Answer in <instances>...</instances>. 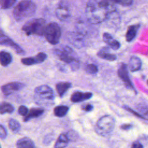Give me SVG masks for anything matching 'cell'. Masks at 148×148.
Returning a JSON list of instances; mask_svg holds the SVG:
<instances>
[{"label": "cell", "mask_w": 148, "mask_h": 148, "mask_svg": "<svg viewBox=\"0 0 148 148\" xmlns=\"http://www.w3.org/2000/svg\"><path fill=\"white\" fill-rule=\"evenodd\" d=\"M124 108H125L126 110H128L129 112H130L134 114H135V115H136V116H138V117H140V118H142V119H145L143 117L141 116H140L139 114H138L137 112H134L133 110H132V109H130V108H128V107H127V106H125V107H124Z\"/></svg>", "instance_id": "cell-33"}, {"label": "cell", "mask_w": 148, "mask_h": 148, "mask_svg": "<svg viewBox=\"0 0 148 148\" xmlns=\"http://www.w3.org/2000/svg\"><path fill=\"white\" fill-rule=\"evenodd\" d=\"M28 112H29V111H28V108H27L26 106H24V105L20 106L19 107L18 109V113H19L20 115H21V116H25L28 114Z\"/></svg>", "instance_id": "cell-29"}, {"label": "cell", "mask_w": 148, "mask_h": 148, "mask_svg": "<svg viewBox=\"0 0 148 148\" xmlns=\"http://www.w3.org/2000/svg\"><path fill=\"white\" fill-rule=\"evenodd\" d=\"M71 87V83L69 82H60L56 84V90L58 95L62 97L68 90Z\"/></svg>", "instance_id": "cell-20"}, {"label": "cell", "mask_w": 148, "mask_h": 148, "mask_svg": "<svg viewBox=\"0 0 148 148\" xmlns=\"http://www.w3.org/2000/svg\"><path fill=\"white\" fill-rule=\"evenodd\" d=\"M34 99L39 105H51L54 99L53 90L47 85L39 86L34 90Z\"/></svg>", "instance_id": "cell-2"}, {"label": "cell", "mask_w": 148, "mask_h": 148, "mask_svg": "<svg viewBox=\"0 0 148 148\" xmlns=\"http://www.w3.org/2000/svg\"><path fill=\"white\" fill-rule=\"evenodd\" d=\"M142 62L140 59L136 56H132L128 63V68L131 72H136L140 69Z\"/></svg>", "instance_id": "cell-15"}, {"label": "cell", "mask_w": 148, "mask_h": 148, "mask_svg": "<svg viewBox=\"0 0 148 148\" xmlns=\"http://www.w3.org/2000/svg\"><path fill=\"white\" fill-rule=\"evenodd\" d=\"M69 138L66 134H61L58 138L55 145L54 148H65L68 143Z\"/></svg>", "instance_id": "cell-19"}, {"label": "cell", "mask_w": 148, "mask_h": 148, "mask_svg": "<svg viewBox=\"0 0 148 148\" xmlns=\"http://www.w3.org/2000/svg\"><path fill=\"white\" fill-rule=\"evenodd\" d=\"M55 54L60 61L69 65L73 69L79 67V60L73 50L67 46H61L54 50Z\"/></svg>", "instance_id": "cell-4"}, {"label": "cell", "mask_w": 148, "mask_h": 148, "mask_svg": "<svg viewBox=\"0 0 148 148\" xmlns=\"http://www.w3.org/2000/svg\"><path fill=\"white\" fill-rule=\"evenodd\" d=\"M103 40L107 43L110 48L116 50H118L120 47V43L109 33L105 32L103 34Z\"/></svg>", "instance_id": "cell-14"}, {"label": "cell", "mask_w": 148, "mask_h": 148, "mask_svg": "<svg viewBox=\"0 0 148 148\" xmlns=\"http://www.w3.org/2000/svg\"><path fill=\"white\" fill-rule=\"evenodd\" d=\"M114 3L123 5L130 6L132 3L133 0H112Z\"/></svg>", "instance_id": "cell-28"}, {"label": "cell", "mask_w": 148, "mask_h": 148, "mask_svg": "<svg viewBox=\"0 0 148 148\" xmlns=\"http://www.w3.org/2000/svg\"><path fill=\"white\" fill-rule=\"evenodd\" d=\"M139 110L144 114H148V106L146 105H140L138 108Z\"/></svg>", "instance_id": "cell-31"}, {"label": "cell", "mask_w": 148, "mask_h": 148, "mask_svg": "<svg viewBox=\"0 0 148 148\" xmlns=\"http://www.w3.org/2000/svg\"><path fill=\"white\" fill-rule=\"evenodd\" d=\"M36 5L31 0L20 1L13 10V17L17 21H21L32 16L36 10Z\"/></svg>", "instance_id": "cell-3"}, {"label": "cell", "mask_w": 148, "mask_h": 148, "mask_svg": "<svg viewBox=\"0 0 148 148\" xmlns=\"http://www.w3.org/2000/svg\"><path fill=\"white\" fill-rule=\"evenodd\" d=\"M0 43L2 45H5L9 46L14 50V51L19 54H24V51L22 49L21 47L14 42H13L10 38L7 36L1 30L0 34Z\"/></svg>", "instance_id": "cell-8"}, {"label": "cell", "mask_w": 148, "mask_h": 148, "mask_svg": "<svg viewBox=\"0 0 148 148\" xmlns=\"http://www.w3.org/2000/svg\"><path fill=\"white\" fill-rule=\"evenodd\" d=\"M47 58V55L44 53H39L36 56L24 58L21 60L23 64L25 65H32L43 62Z\"/></svg>", "instance_id": "cell-11"}, {"label": "cell", "mask_w": 148, "mask_h": 148, "mask_svg": "<svg viewBox=\"0 0 148 148\" xmlns=\"http://www.w3.org/2000/svg\"><path fill=\"white\" fill-rule=\"evenodd\" d=\"M12 61V57L11 54L5 51H1L0 52V62L1 65L6 66L9 65Z\"/></svg>", "instance_id": "cell-21"}, {"label": "cell", "mask_w": 148, "mask_h": 148, "mask_svg": "<svg viewBox=\"0 0 148 148\" xmlns=\"http://www.w3.org/2000/svg\"><path fill=\"white\" fill-rule=\"evenodd\" d=\"M83 109L84 110H86L87 112H89V111H91L93 109V106L90 104H87L84 106Z\"/></svg>", "instance_id": "cell-34"}, {"label": "cell", "mask_w": 148, "mask_h": 148, "mask_svg": "<svg viewBox=\"0 0 148 148\" xmlns=\"http://www.w3.org/2000/svg\"><path fill=\"white\" fill-rule=\"evenodd\" d=\"M114 124V119L111 116L105 115L102 116L96 124L95 132L101 136H106L113 131Z\"/></svg>", "instance_id": "cell-6"}, {"label": "cell", "mask_w": 148, "mask_h": 148, "mask_svg": "<svg viewBox=\"0 0 148 148\" xmlns=\"http://www.w3.org/2000/svg\"><path fill=\"white\" fill-rule=\"evenodd\" d=\"M46 25V21L43 18H32L24 24L22 30L27 35H44Z\"/></svg>", "instance_id": "cell-5"}, {"label": "cell", "mask_w": 148, "mask_h": 148, "mask_svg": "<svg viewBox=\"0 0 148 148\" xmlns=\"http://www.w3.org/2000/svg\"><path fill=\"white\" fill-rule=\"evenodd\" d=\"M147 84H148V80H147Z\"/></svg>", "instance_id": "cell-36"}, {"label": "cell", "mask_w": 148, "mask_h": 148, "mask_svg": "<svg viewBox=\"0 0 148 148\" xmlns=\"http://www.w3.org/2000/svg\"><path fill=\"white\" fill-rule=\"evenodd\" d=\"M132 127V125L131 124H123L121 126V128L123 130H129Z\"/></svg>", "instance_id": "cell-35"}, {"label": "cell", "mask_w": 148, "mask_h": 148, "mask_svg": "<svg viewBox=\"0 0 148 148\" xmlns=\"http://www.w3.org/2000/svg\"><path fill=\"white\" fill-rule=\"evenodd\" d=\"M16 2V0H0V5L2 9L11 8Z\"/></svg>", "instance_id": "cell-26"}, {"label": "cell", "mask_w": 148, "mask_h": 148, "mask_svg": "<svg viewBox=\"0 0 148 148\" xmlns=\"http://www.w3.org/2000/svg\"><path fill=\"white\" fill-rule=\"evenodd\" d=\"M17 148H35L33 141L27 137H24L17 140Z\"/></svg>", "instance_id": "cell-18"}, {"label": "cell", "mask_w": 148, "mask_h": 148, "mask_svg": "<svg viewBox=\"0 0 148 148\" xmlns=\"http://www.w3.org/2000/svg\"><path fill=\"white\" fill-rule=\"evenodd\" d=\"M44 110L41 108H33L31 109L28 113V114L25 116L24 118V121H27L31 119L36 118L40 116L43 114Z\"/></svg>", "instance_id": "cell-22"}, {"label": "cell", "mask_w": 148, "mask_h": 148, "mask_svg": "<svg viewBox=\"0 0 148 148\" xmlns=\"http://www.w3.org/2000/svg\"><path fill=\"white\" fill-rule=\"evenodd\" d=\"M118 75L119 77L124 82L125 86L131 89H134V87L130 79L128 72V67L126 64L122 63L119 67L118 69Z\"/></svg>", "instance_id": "cell-9"}, {"label": "cell", "mask_w": 148, "mask_h": 148, "mask_svg": "<svg viewBox=\"0 0 148 148\" xmlns=\"http://www.w3.org/2000/svg\"><path fill=\"white\" fill-rule=\"evenodd\" d=\"M115 10L114 2L112 0H91L87 3L86 14L90 23L98 24Z\"/></svg>", "instance_id": "cell-1"}, {"label": "cell", "mask_w": 148, "mask_h": 148, "mask_svg": "<svg viewBox=\"0 0 148 148\" xmlns=\"http://www.w3.org/2000/svg\"><path fill=\"white\" fill-rule=\"evenodd\" d=\"M14 107L10 103L3 102V103H2L1 105L0 112L1 114L6 113H11L14 111Z\"/></svg>", "instance_id": "cell-24"}, {"label": "cell", "mask_w": 148, "mask_h": 148, "mask_svg": "<svg viewBox=\"0 0 148 148\" xmlns=\"http://www.w3.org/2000/svg\"><path fill=\"white\" fill-rule=\"evenodd\" d=\"M139 27V24L131 25L128 27L125 35V39L127 42H131L135 38Z\"/></svg>", "instance_id": "cell-17"}, {"label": "cell", "mask_w": 148, "mask_h": 148, "mask_svg": "<svg viewBox=\"0 0 148 148\" xmlns=\"http://www.w3.org/2000/svg\"><path fill=\"white\" fill-rule=\"evenodd\" d=\"M7 136V131L5 127L2 125H0V137L2 139H5Z\"/></svg>", "instance_id": "cell-30"}, {"label": "cell", "mask_w": 148, "mask_h": 148, "mask_svg": "<svg viewBox=\"0 0 148 148\" xmlns=\"http://www.w3.org/2000/svg\"><path fill=\"white\" fill-rule=\"evenodd\" d=\"M131 148H143V146L140 142H135L132 144Z\"/></svg>", "instance_id": "cell-32"}, {"label": "cell", "mask_w": 148, "mask_h": 148, "mask_svg": "<svg viewBox=\"0 0 148 148\" xmlns=\"http://www.w3.org/2000/svg\"><path fill=\"white\" fill-rule=\"evenodd\" d=\"M97 56L101 58L108 60V61H114L116 60L117 57L116 55L110 54L108 47H103L97 53Z\"/></svg>", "instance_id": "cell-16"}, {"label": "cell", "mask_w": 148, "mask_h": 148, "mask_svg": "<svg viewBox=\"0 0 148 148\" xmlns=\"http://www.w3.org/2000/svg\"><path fill=\"white\" fill-rule=\"evenodd\" d=\"M9 127L13 132L16 133L19 131L21 126L17 120L11 119L9 121Z\"/></svg>", "instance_id": "cell-25"}, {"label": "cell", "mask_w": 148, "mask_h": 148, "mask_svg": "<svg viewBox=\"0 0 148 148\" xmlns=\"http://www.w3.org/2000/svg\"><path fill=\"white\" fill-rule=\"evenodd\" d=\"M56 14L58 19L64 21L70 16L69 9L65 5L60 3L59 6L56 10Z\"/></svg>", "instance_id": "cell-12"}, {"label": "cell", "mask_w": 148, "mask_h": 148, "mask_svg": "<svg viewBox=\"0 0 148 148\" xmlns=\"http://www.w3.org/2000/svg\"><path fill=\"white\" fill-rule=\"evenodd\" d=\"M92 94L89 92H82L80 91H76L72 94L71 97V100L73 102H80L91 98Z\"/></svg>", "instance_id": "cell-13"}, {"label": "cell", "mask_w": 148, "mask_h": 148, "mask_svg": "<svg viewBox=\"0 0 148 148\" xmlns=\"http://www.w3.org/2000/svg\"><path fill=\"white\" fill-rule=\"evenodd\" d=\"M69 110V108L66 106L60 105L57 106L54 109V113L57 117H64L66 114Z\"/></svg>", "instance_id": "cell-23"}, {"label": "cell", "mask_w": 148, "mask_h": 148, "mask_svg": "<svg viewBox=\"0 0 148 148\" xmlns=\"http://www.w3.org/2000/svg\"><path fill=\"white\" fill-rule=\"evenodd\" d=\"M61 35V28L57 23L52 22L47 24L44 36L49 43L51 45L57 44L60 41Z\"/></svg>", "instance_id": "cell-7"}, {"label": "cell", "mask_w": 148, "mask_h": 148, "mask_svg": "<svg viewBox=\"0 0 148 148\" xmlns=\"http://www.w3.org/2000/svg\"><path fill=\"white\" fill-rule=\"evenodd\" d=\"M86 71L90 74H95L98 72V68L95 65L90 64L86 65Z\"/></svg>", "instance_id": "cell-27"}, {"label": "cell", "mask_w": 148, "mask_h": 148, "mask_svg": "<svg viewBox=\"0 0 148 148\" xmlns=\"http://www.w3.org/2000/svg\"><path fill=\"white\" fill-rule=\"evenodd\" d=\"M24 87V84L20 82H11L4 84L2 86L1 90L3 94L8 96L14 92L17 91L22 89Z\"/></svg>", "instance_id": "cell-10"}]
</instances>
